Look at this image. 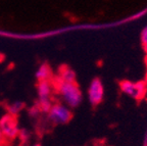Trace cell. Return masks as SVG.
Returning a JSON list of instances; mask_svg holds the SVG:
<instances>
[{
	"instance_id": "obj_1",
	"label": "cell",
	"mask_w": 147,
	"mask_h": 146,
	"mask_svg": "<svg viewBox=\"0 0 147 146\" xmlns=\"http://www.w3.org/2000/svg\"><path fill=\"white\" fill-rule=\"evenodd\" d=\"M57 90L61 95L62 99L69 107H77L82 101V93L76 83H69L58 80L56 82Z\"/></svg>"
},
{
	"instance_id": "obj_2",
	"label": "cell",
	"mask_w": 147,
	"mask_h": 146,
	"mask_svg": "<svg viewBox=\"0 0 147 146\" xmlns=\"http://www.w3.org/2000/svg\"><path fill=\"white\" fill-rule=\"evenodd\" d=\"M0 131L6 140H13L18 136V126L16 118L11 114H4L0 119Z\"/></svg>"
},
{
	"instance_id": "obj_3",
	"label": "cell",
	"mask_w": 147,
	"mask_h": 146,
	"mask_svg": "<svg viewBox=\"0 0 147 146\" xmlns=\"http://www.w3.org/2000/svg\"><path fill=\"white\" fill-rule=\"evenodd\" d=\"M47 114H48V119L56 125H63L69 123L73 116L69 108L62 104L51 105L50 110Z\"/></svg>"
},
{
	"instance_id": "obj_4",
	"label": "cell",
	"mask_w": 147,
	"mask_h": 146,
	"mask_svg": "<svg viewBox=\"0 0 147 146\" xmlns=\"http://www.w3.org/2000/svg\"><path fill=\"white\" fill-rule=\"evenodd\" d=\"M104 96L103 85L99 79H94L88 89V98L92 105H97L102 101Z\"/></svg>"
},
{
	"instance_id": "obj_5",
	"label": "cell",
	"mask_w": 147,
	"mask_h": 146,
	"mask_svg": "<svg viewBox=\"0 0 147 146\" xmlns=\"http://www.w3.org/2000/svg\"><path fill=\"white\" fill-rule=\"evenodd\" d=\"M121 87H122V90L124 93L131 96L133 98H139L142 96L143 92H144V85L142 83L134 84V83L129 82V81H125V82L122 83Z\"/></svg>"
},
{
	"instance_id": "obj_6",
	"label": "cell",
	"mask_w": 147,
	"mask_h": 146,
	"mask_svg": "<svg viewBox=\"0 0 147 146\" xmlns=\"http://www.w3.org/2000/svg\"><path fill=\"white\" fill-rule=\"evenodd\" d=\"M51 91H52V87L49 80L40 81L38 85V95H39L40 101L50 100Z\"/></svg>"
},
{
	"instance_id": "obj_7",
	"label": "cell",
	"mask_w": 147,
	"mask_h": 146,
	"mask_svg": "<svg viewBox=\"0 0 147 146\" xmlns=\"http://www.w3.org/2000/svg\"><path fill=\"white\" fill-rule=\"evenodd\" d=\"M60 80L65 81V82H69V83H75L76 81V74L69 68L64 66L62 68V70L60 71Z\"/></svg>"
},
{
	"instance_id": "obj_8",
	"label": "cell",
	"mask_w": 147,
	"mask_h": 146,
	"mask_svg": "<svg viewBox=\"0 0 147 146\" xmlns=\"http://www.w3.org/2000/svg\"><path fill=\"white\" fill-rule=\"evenodd\" d=\"M49 76H50V69L47 64H42L36 72V78L39 81L48 80Z\"/></svg>"
},
{
	"instance_id": "obj_9",
	"label": "cell",
	"mask_w": 147,
	"mask_h": 146,
	"mask_svg": "<svg viewBox=\"0 0 147 146\" xmlns=\"http://www.w3.org/2000/svg\"><path fill=\"white\" fill-rule=\"evenodd\" d=\"M24 108V103L23 102H14V103H11L10 105L7 106V110H8V114H11V116H16L18 112H21L22 110Z\"/></svg>"
},
{
	"instance_id": "obj_10",
	"label": "cell",
	"mask_w": 147,
	"mask_h": 146,
	"mask_svg": "<svg viewBox=\"0 0 147 146\" xmlns=\"http://www.w3.org/2000/svg\"><path fill=\"white\" fill-rule=\"evenodd\" d=\"M141 41H142V44L144 46L145 50L147 51V26L144 28L141 32Z\"/></svg>"
},
{
	"instance_id": "obj_11",
	"label": "cell",
	"mask_w": 147,
	"mask_h": 146,
	"mask_svg": "<svg viewBox=\"0 0 147 146\" xmlns=\"http://www.w3.org/2000/svg\"><path fill=\"white\" fill-rule=\"evenodd\" d=\"M18 136L21 137V139L23 140V141H26V142H27L28 140H29V138H30V135H29L28 131H26V130L20 131V132H18Z\"/></svg>"
},
{
	"instance_id": "obj_12",
	"label": "cell",
	"mask_w": 147,
	"mask_h": 146,
	"mask_svg": "<svg viewBox=\"0 0 147 146\" xmlns=\"http://www.w3.org/2000/svg\"><path fill=\"white\" fill-rule=\"evenodd\" d=\"M6 142H7V140L5 139V137L3 136L1 131H0V146H4L5 144H6Z\"/></svg>"
},
{
	"instance_id": "obj_13",
	"label": "cell",
	"mask_w": 147,
	"mask_h": 146,
	"mask_svg": "<svg viewBox=\"0 0 147 146\" xmlns=\"http://www.w3.org/2000/svg\"><path fill=\"white\" fill-rule=\"evenodd\" d=\"M32 146H42L41 144H39V143H35V144H33Z\"/></svg>"
}]
</instances>
